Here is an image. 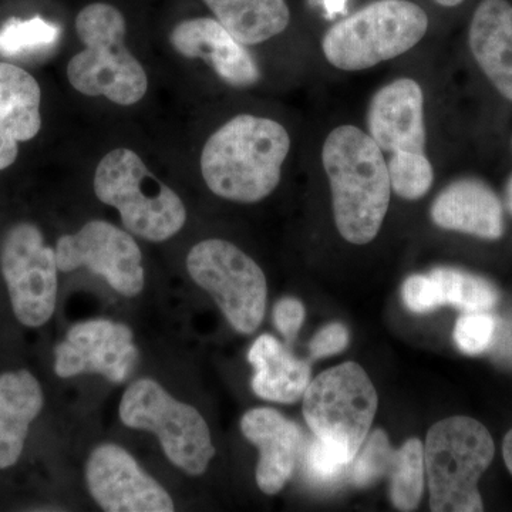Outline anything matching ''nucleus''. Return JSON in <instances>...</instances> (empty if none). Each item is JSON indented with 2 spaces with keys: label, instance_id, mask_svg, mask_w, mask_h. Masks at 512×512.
Returning a JSON list of instances; mask_svg holds the SVG:
<instances>
[{
  "label": "nucleus",
  "instance_id": "6",
  "mask_svg": "<svg viewBox=\"0 0 512 512\" xmlns=\"http://www.w3.org/2000/svg\"><path fill=\"white\" fill-rule=\"evenodd\" d=\"M429 29V16L409 0H376L326 32L322 49L336 69L359 72L409 52Z\"/></svg>",
  "mask_w": 512,
  "mask_h": 512
},
{
  "label": "nucleus",
  "instance_id": "14",
  "mask_svg": "<svg viewBox=\"0 0 512 512\" xmlns=\"http://www.w3.org/2000/svg\"><path fill=\"white\" fill-rule=\"evenodd\" d=\"M367 127L386 153H424V96L419 83L399 79L382 87L370 101Z\"/></svg>",
  "mask_w": 512,
  "mask_h": 512
},
{
  "label": "nucleus",
  "instance_id": "25",
  "mask_svg": "<svg viewBox=\"0 0 512 512\" xmlns=\"http://www.w3.org/2000/svg\"><path fill=\"white\" fill-rule=\"evenodd\" d=\"M60 28L39 18L10 19L0 28V56L18 57L43 52L56 45Z\"/></svg>",
  "mask_w": 512,
  "mask_h": 512
},
{
  "label": "nucleus",
  "instance_id": "28",
  "mask_svg": "<svg viewBox=\"0 0 512 512\" xmlns=\"http://www.w3.org/2000/svg\"><path fill=\"white\" fill-rule=\"evenodd\" d=\"M350 464L352 463H349L335 448L323 443L322 440L315 439L306 448L303 467H305L306 477L312 483L330 485L338 483L340 478L345 476Z\"/></svg>",
  "mask_w": 512,
  "mask_h": 512
},
{
  "label": "nucleus",
  "instance_id": "18",
  "mask_svg": "<svg viewBox=\"0 0 512 512\" xmlns=\"http://www.w3.org/2000/svg\"><path fill=\"white\" fill-rule=\"evenodd\" d=\"M42 90L32 74L0 62V171L15 163L19 143L32 140L42 128Z\"/></svg>",
  "mask_w": 512,
  "mask_h": 512
},
{
  "label": "nucleus",
  "instance_id": "24",
  "mask_svg": "<svg viewBox=\"0 0 512 512\" xmlns=\"http://www.w3.org/2000/svg\"><path fill=\"white\" fill-rule=\"evenodd\" d=\"M389 477L394 507L400 511L416 510L424 487V447L420 440H407L394 451Z\"/></svg>",
  "mask_w": 512,
  "mask_h": 512
},
{
  "label": "nucleus",
  "instance_id": "4",
  "mask_svg": "<svg viewBox=\"0 0 512 512\" xmlns=\"http://www.w3.org/2000/svg\"><path fill=\"white\" fill-rule=\"evenodd\" d=\"M494 454L493 437L480 421L454 416L434 424L424 446L431 511H483L478 481Z\"/></svg>",
  "mask_w": 512,
  "mask_h": 512
},
{
  "label": "nucleus",
  "instance_id": "36",
  "mask_svg": "<svg viewBox=\"0 0 512 512\" xmlns=\"http://www.w3.org/2000/svg\"><path fill=\"white\" fill-rule=\"evenodd\" d=\"M343 0H328V8L330 10H338L342 8Z\"/></svg>",
  "mask_w": 512,
  "mask_h": 512
},
{
  "label": "nucleus",
  "instance_id": "2",
  "mask_svg": "<svg viewBox=\"0 0 512 512\" xmlns=\"http://www.w3.org/2000/svg\"><path fill=\"white\" fill-rule=\"evenodd\" d=\"M322 163L339 234L350 244H369L382 228L392 191L383 151L360 128L340 126L323 144Z\"/></svg>",
  "mask_w": 512,
  "mask_h": 512
},
{
  "label": "nucleus",
  "instance_id": "32",
  "mask_svg": "<svg viewBox=\"0 0 512 512\" xmlns=\"http://www.w3.org/2000/svg\"><path fill=\"white\" fill-rule=\"evenodd\" d=\"M348 345V329L340 325V323H330V325L319 330V333H316L309 348H311V356L313 359H320V357L338 355V353L343 352Z\"/></svg>",
  "mask_w": 512,
  "mask_h": 512
},
{
  "label": "nucleus",
  "instance_id": "16",
  "mask_svg": "<svg viewBox=\"0 0 512 512\" xmlns=\"http://www.w3.org/2000/svg\"><path fill=\"white\" fill-rule=\"evenodd\" d=\"M241 430L259 448L258 487L265 494H278L298 463L303 443L301 429L276 410L258 407L242 417Z\"/></svg>",
  "mask_w": 512,
  "mask_h": 512
},
{
  "label": "nucleus",
  "instance_id": "5",
  "mask_svg": "<svg viewBox=\"0 0 512 512\" xmlns=\"http://www.w3.org/2000/svg\"><path fill=\"white\" fill-rule=\"evenodd\" d=\"M94 192L119 210L124 228L151 242L173 238L187 221L184 202L158 181L134 151H110L94 174Z\"/></svg>",
  "mask_w": 512,
  "mask_h": 512
},
{
  "label": "nucleus",
  "instance_id": "21",
  "mask_svg": "<svg viewBox=\"0 0 512 512\" xmlns=\"http://www.w3.org/2000/svg\"><path fill=\"white\" fill-rule=\"evenodd\" d=\"M248 360L255 369L252 389L268 402H298L311 383L309 363L293 356L274 336H259L249 349Z\"/></svg>",
  "mask_w": 512,
  "mask_h": 512
},
{
  "label": "nucleus",
  "instance_id": "33",
  "mask_svg": "<svg viewBox=\"0 0 512 512\" xmlns=\"http://www.w3.org/2000/svg\"><path fill=\"white\" fill-rule=\"evenodd\" d=\"M503 456L508 470L512 474V430L508 431L503 443Z\"/></svg>",
  "mask_w": 512,
  "mask_h": 512
},
{
  "label": "nucleus",
  "instance_id": "1",
  "mask_svg": "<svg viewBox=\"0 0 512 512\" xmlns=\"http://www.w3.org/2000/svg\"><path fill=\"white\" fill-rule=\"evenodd\" d=\"M291 138L278 121L234 117L215 131L201 154V173L208 188L224 200L254 204L275 191Z\"/></svg>",
  "mask_w": 512,
  "mask_h": 512
},
{
  "label": "nucleus",
  "instance_id": "22",
  "mask_svg": "<svg viewBox=\"0 0 512 512\" xmlns=\"http://www.w3.org/2000/svg\"><path fill=\"white\" fill-rule=\"evenodd\" d=\"M218 22L244 46L259 45L288 28L285 0H204Z\"/></svg>",
  "mask_w": 512,
  "mask_h": 512
},
{
  "label": "nucleus",
  "instance_id": "7",
  "mask_svg": "<svg viewBox=\"0 0 512 512\" xmlns=\"http://www.w3.org/2000/svg\"><path fill=\"white\" fill-rule=\"evenodd\" d=\"M377 393L365 369L343 363L320 373L303 394V416L316 439L352 463L369 436Z\"/></svg>",
  "mask_w": 512,
  "mask_h": 512
},
{
  "label": "nucleus",
  "instance_id": "11",
  "mask_svg": "<svg viewBox=\"0 0 512 512\" xmlns=\"http://www.w3.org/2000/svg\"><path fill=\"white\" fill-rule=\"evenodd\" d=\"M56 261L62 272L84 266L127 298L144 288L140 247L130 234L106 221H90L76 234L63 235L57 241Z\"/></svg>",
  "mask_w": 512,
  "mask_h": 512
},
{
  "label": "nucleus",
  "instance_id": "23",
  "mask_svg": "<svg viewBox=\"0 0 512 512\" xmlns=\"http://www.w3.org/2000/svg\"><path fill=\"white\" fill-rule=\"evenodd\" d=\"M430 275L439 286L443 305L464 312H488L498 301L497 289L481 276L454 268H436Z\"/></svg>",
  "mask_w": 512,
  "mask_h": 512
},
{
  "label": "nucleus",
  "instance_id": "27",
  "mask_svg": "<svg viewBox=\"0 0 512 512\" xmlns=\"http://www.w3.org/2000/svg\"><path fill=\"white\" fill-rule=\"evenodd\" d=\"M389 437L383 430L373 431L352 461L350 476L357 487H367L384 476H389L394 457Z\"/></svg>",
  "mask_w": 512,
  "mask_h": 512
},
{
  "label": "nucleus",
  "instance_id": "15",
  "mask_svg": "<svg viewBox=\"0 0 512 512\" xmlns=\"http://www.w3.org/2000/svg\"><path fill=\"white\" fill-rule=\"evenodd\" d=\"M170 42L180 55L210 64L229 86L244 89L261 79L254 57L218 20H184L171 32Z\"/></svg>",
  "mask_w": 512,
  "mask_h": 512
},
{
  "label": "nucleus",
  "instance_id": "35",
  "mask_svg": "<svg viewBox=\"0 0 512 512\" xmlns=\"http://www.w3.org/2000/svg\"><path fill=\"white\" fill-rule=\"evenodd\" d=\"M507 205L508 210H510L512 214V177L510 183L507 185Z\"/></svg>",
  "mask_w": 512,
  "mask_h": 512
},
{
  "label": "nucleus",
  "instance_id": "10",
  "mask_svg": "<svg viewBox=\"0 0 512 512\" xmlns=\"http://www.w3.org/2000/svg\"><path fill=\"white\" fill-rule=\"evenodd\" d=\"M0 268L16 319L28 328L49 322L56 309L59 266L40 229L29 222L10 228L0 249Z\"/></svg>",
  "mask_w": 512,
  "mask_h": 512
},
{
  "label": "nucleus",
  "instance_id": "34",
  "mask_svg": "<svg viewBox=\"0 0 512 512\" xmlns=\"http://www.w3.org/2000/svg\"><path fill=\"white\" fill-rule=\"evenodd\" d=\"M434 2L439 3L440 6H446V8H454V6L461 5L463 0H434Z\"/></svg>",
  "mask_w": 512,
  "mask_h": 512
},
{
  "label": "nucleus",
  "instance_id": "12",
  "mask_svg": "<svg viewBox=\"0 0 512 512\" xmlns=\"http://www.w3.org/2000/svg\"><path fill=\"white\" fill-rule=\"evenodd\" d=\"M133 332L124 323L107 319L77 323L55 349V372L67 379L96 373L109 382L123 383L133 372L138 352Z\"/></svg>",
  "mask_w": 512,
  "mask_h": 512
},
{
  "label": "nucleus",
  "instance_id": "13",
  "mask_svg": "<svg viewBox=\"0 0 512 512\" xmlns=\"http://www.w3.org/2000/svg\"><path fill=\"white\" fill-rule=\"evenodd\" d=\"M87 488L107 512H173V498L141 470L126 448L103 444L86 467Z\"/></svg>",
  "mask_w": 512,
  "mask_h": 512
},
{
  "label": "nucleus",
  "instance_id": "26",
  "mask_svg": "<svg viewBox=\"0 0 512 512\" xmlns=\"http://www.w3.org/2000/svg\"><path fill=\"white\" fill-rule=\"evenodd\" d=\"M387 170L392 190L404 200H420L433 185V167L426 153L390 154Z\"/></svg>",
  "mask_w": 512,
  "mask_h": 512
},
{
  "label": "nucleus",
  "instance_id": "9",
  "mask_svg": "<svg viewBox=\"0 0 512 512\" xmlns=\"http://www.w3.org/2000/svg\"><path fill=\"white\" fill-rule=\"evenodd\" d=\"M187 269L192 281L217 302L232 328L244 335L259 328L268 286L254 259L231 242L207 239L192 247Z\"/></svg>",
  "mask_w": 512,
  "mask_h": 512
},
{
  "label": "nucleus",
  "instance_id": "19",
  "mask_svg": "<svg viewBox=\"0 0 512 512\" xmlns=\"http://www.w3.org/2000/svg\"><path fill=\"white\" fill-rule=\"evenodd\" d=\"M468 43L485 76L512 101V6L507 0H483L477 6Z\"/></svg>",
  "mask_w": 512,
  "mask_h": 512
},
{
  "label": "nucleus",
  "instance_id": "8",
  "mask_svg": "<svg viewBox=\"0 0 512 512\" xmlns=\"http://www.w3.org/2000/svg\"><path fill=\"white\" fill-rule=\"evenodd\" d=\"M119 412L130 429L156 434L168 460L190 476L204 474L215 456L204 417L195 407L174 399L156 380L140 379L130 384Z\"/></svg>",
  "mask_w": 512,
  "mask_h": 512
},
{
  "label": "nucleus",
  "instance_id": "30",
  "mask_svg": "<svg viewBox=\"0 0 512 512\" xmlns=\"http://www.w3.org/2000/svg\"><path fill=\"white\" fill-rule=\"evenodd\" d=\"M403 301L414 313H429L443 306L439 286L431 275H413L406 279L402 289Z\"/></svg>",
  "mask_w": 512,
  "mask_h": 512
},
{
  "label": "nucleus",
  "instance_id": "20",
  "mask_svg": "<svg viewBox=\"0 0 512 512\" xmlns=\"http://www.w3.org/2000/svg\"><path fill=\"white\" fill-rule=\"evenodd\" d=\"M43 404L42 386L28 370L0 375V470L18 463Z\"/></svg>",
  "mask_w": 512,
  "mask_h": 512
},
{
  "label": "nucleus",
  "instance_id": "31",
  "mask_svg": "<svg viewBox=\"0 0 512 512\" xmlns=\"http://www.w3.org/2000/svg\"><path fill=\"white\" fill-rule=\"evenodd\" d=\"M305 320V308L302 302L295 298H284L276 303L274 308V322L276 329L289 343L298 335Z\"/></svg>",
  "mask_w": 512,
  "mask_h": 512
},
{
  "label": "nucleus",
  "instance_id": "3",
  "mask_svg": "<svg viewBox=\"0 0 512 512\" xmlns=\"http://www.w3.org/2000/svg\"><path fill=\"white\" fill-rule=\"evenodd\" d=\"M76 30L86 47L70 60L67 77L77 92L119 106H133L146 96V70L124 43L126 19L119 9L92 3L77 15Z\"/></svg>",
  "mask_w": 512,
  "mask_h": 512
},
{
  "label": "nucleus",
  "instance_id": "29",
  "mask_svg": "<svg viewBox=\"0 0 512 512\" xmlns=\"http://www.w3.org/2000/svg\"><path fill=\"white\" fill-rule=\"evenodd\" d=\"M497 322L487 312H466L457 320L454 340L467 355H480L493 343Z\"/></svg>",
  "mask_w": 512,
  "mask_h": 512
},
{
  "label": "nucleus",
  "instance_id": "17",
  "mask_svg": "<svg viewBox=\"0 0 512 512\" xmlns=\"http://www.w3.org/2000/svg\"><path fill=\"white\" fill-rule=\"evenodd\" d=\"M437 227L484 239L504 234L503 205L487 184L464 178L448 185L431 205Z\"/></svg>",
  "mask_w": 512,
  "mask_h": 512
}]
</instances>
